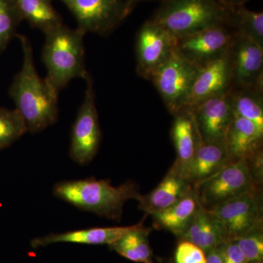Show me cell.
<instances>
[{"mask_svg":"<svg viewBox=\"0 0 263 263\" xmlns=\"http://www.w3.org/2000/svg\"><path fill=\"white\" fill-rule=\"evenodd\" d=\"M85 32L108 35L120 25L133 6L127 0H60Z\"/></svg>","mask_w":263,"mask_h":263,"instance_id":"8","label":"cell"},{"mask_svg":"<svg viewBox=\"0 0 263 263\" xmlns=\"http://www.w3.org/2000/svg\"><path fill=\"white\" fill-rule=\"evenodd\" d=\"M86 33L77 27L59 26L46 33L42 60L47 75L45 81L57 94L72 79H86L89 75L85 65L84 37Z\"/></svg>","mask_w":263,"mask_h":263,"instance_id":"3","label":"cell"},{"mask_svg":"<svg viewBox=\"0 0 263 263\" xmlns=\"http://www.w3.org/2000/svg\"><path fill=\"white\" fill-rule=\"evenodd\" d=\"M223 263H249L243 251L234 240H228L219 246Z\"/></svg>","mask_w":263,"mask_h":263,"instance_id":"30","label":"cell"},{"mask_svg":"<svg viewBox=\"0 0 263 263\" xmlns=\"http://www.w3.org/2000/svg\"><path fill=\"white\" fill-rule=\"evenodd\" d=\"M131 226L92 228L73 230L63 233H51L34 238L31 241L32 248L47 247L53 243H73L88 245H111L123 235L136 228Z\"/></svg>","mask_w":263,"mask_h":263,"instance_id":"17","label":"cell"},{"mask_svg":"<svg viewBox=\"0 0 263 263\" xmlns=\"http://www.w3.org/2000/svg\"><path fill=\"white\" fill-rule=\"evenodd\" d=\"M233 86L228 51L199 68L184 109H190L212 97L224 94Z\"/></svg>","mask_w":263,"mask_h":263,"instance_id":"14","label":"cell"},{"mask_svg":"<svg viewBox=\"0 0 263 263\" xmlns=\"http://www.w3.org/2000/svg\"><path fill=\"white\" fill-rule=\"evenodd\" d=\"M228 54L233 79L232 89L262 91L263 48L253 40L235 33Z\"/></svg>","mask_w":263,"mask_h":263,"instance_id":"10","label":"cell"},{"mask_svg":"<svg viewBox=\"0 0 263 263\" xmlns=\"http://www.w3.org/2000/svg\"><path fill=\"white\" fill-rule=\"evenodd\" d=\"M234 36L235 32L226 24L214 26L176 37L174 52L200 67L227 53Z\"/></svg>","mask_w":263,"mask_h":263,"instance_id":"9","label":"cell"},{"mask_svg":"<svg viewBox=\"0 0 263 263\" xmlns=\"http://www.w3.org/2000/svg\"><path fill=\"white\" fill-rule=\"evenodd\" d=\"M23 51L22 69L13 78L9 95L27 125L34 134L53 125L58 120V94L41 79L34 67L32 46L28 38L17 34Z\"/></svg>","mask_w":263,"mask_h":263,"instance_id":"1","label":"cell"},{"mask_svg":"<svg viewBox=\"0 0 263 263\" xmlns=\"http://www.w3.org/2000/svg\"><path fill=\"white\" fill-rule=\"evenodd\" d=\"M245 253L249 263H262L263 235L262 227L254 228L249 233L234 239Z\"/></svg>","mask_w":263,"mask_h":263,"instance_id":"28","label":"cell"},{"mask_svg":"<svg viewBox=\"0 0 263 263\" xmlns=\"http://www.w3.org/2000/svg\"><path fill=\"white\" fill-rule=\"evenodd\" d=\"M175 39L171 33L152 20L143 24L136 37L138 76L150 80L154 72L174 53Z\"/></svg>","mask_w":263,"mask_h":263,"instance_id":"11","label":"cell"},{"mask_svg":"<svg viewBox=\"0 0 263 263\" xmlns=\"http://www.w3.org/2000/svg\"><path fill=\"white\" fill-rule=\"evenodd\" d=\"M221 5L227 8H235V7L243 6L248 0H219Z\"/></svg>","mask_w":263,"mask_h":263,"instance_id":"32","label":"cell"},{"mask_svg":"<svg viewBox=\"0 0 263 263\" xmlns=\"http://www.w3.org/2000/svg\"><path fill=\"white\" fill-rule=\"evenodd\" d=\"M258 188L209 209L226 228L228 240H234L262 227Z\"/></svg>","mask_w":263,"mask_h":263,"instance_id":"12","label":"cell"},{"mask_svg":"<svg viewBox=\"0 0 263 263\" xmlns=\"http://www.w3.org/2000/svg\"><path fill=\"white\" fill-rule=\"evenodd\" d=\"M54 196L80 210L119 221L124 204L141 194L132 181L113 186L109 180L95 178L60 181L53 189Z\"/></svg>","mask_w":263,"mask_h":263,"instance_id":"2","label":"cell"},{"mask_svg":"<svg viewBox=\"0 0 263 263\" xmlns=\"http://www.w3.org/2000/svg\"><path fill=\"white\" fill-rule=\"evenodd\" d=\"M22 21L15 0H0V54L16 35Z\"/></svg>","mask_w":263,"mask_h":263,"instance_id":"27","label":"cell"},{"mask_svg":"<svg viewBox=\"0 0 263 263\" xmlns=\"http://www.w3.org/2000/svg\"><path fill=\"white\" fill-rule=\"evenodd\" d=\"M176 263H206V254L192 242L181 240L175 252Z\"/></svg>","mask_w":263,"mask_h":263,"instance_id":"29","label":"cell"},{"mask_svg":"<svg viewBox=\"0 0 263 263\" xmlns=\"http://www.w3.org/2000/svg\"><path fill=\"white\" fill-rule=\"evenodd\" d=\"M226 142H201L193 158L179 174L193 187L212 177L230 162Z\"/></svg>","mask_w":263,"mask_h":263,"instance_id":"15","label":"cell"},{"mask_svg":"<svg viewBox=\"0 0 263 263\" xmlns=\"http://www.w3.org/2000/svg\"><path fill=\"white\" fill-rule=\"evenodd\" d=\"M230 91L208 98L188 109L193 114L202 142H226L234 117Z\"/></svg>","mask_w":263,"mask_h":263,"instance_id":"13","label":"cell"},{"mask_svg":"<svg viewBox=\"0 0 263 263\" xmlns=\"http://www.w3.org/2000/svg\"><path fill=\"white\" fill-rule=\"evenodd\" d=\"M200 67L173 53L150 78L170 112L184 109Z\"/></svg>","mask_w":263,"mask_h":263,"instance_id":"7","label":"cell"},{"mask_svg":"<svg viewBox=\"0 0 263 263\" xmlns=\"http://www.w3.org/2000/svg\"><path fill=\"white\" fill-rule=\"evenodd\" d=\"M23 20L44 34L62 25V19L52 0H15Z\"/></svg>","mask_w":263,"mask_h":263,"instance_id":"23","label":"cell"},{"mask_svg":"<svg viewBox=\"0 0 263 263\" xmlns=\"http://www.w3.org/2000/svg\"><path fill=\"white\" fill-rule=\"evenodd\" d=\"M174 116L171 136L177 155L174 165L180 170L191 160L202 141L190 110L182 109Z\"/></svg>","mask_w":263,"mask_h":263,"instance_id":"20","label":"cell"},{"mask_svg":"<svg viewBox=\"0 0 263 263\" xmlns=\"http://www.w3.org/2000/svg\"><path fill=\"white\" fill-rule=\"evenodd\" d=\"M227 15L219 0H165L151 20L179 37L224 24Z\"/></svg>","mask_w":263,"mask_h":263,"instance_id":"4","label":"cell"},{"mask_svg":"<svg viewBox=\"0 0 263 263\" xmlns=\"http://www.w3.org/2000/svg\"><path fill=\"white\" fill-rule=\"evenodd\" d=\"M195 190L165 210L152 214L155 226L181 238L200 206Z\"/></svg>","mask_w":263,"mask_h":263,"instance_id":"21","label":"cell"},{"mask_svg":"<svg viewBox=\"0 0 263 263\" xmlns=\"http://www.w3.org/2000/svg\"><path fill=\"white\" fill-rule=\"evenodd\" d=\"M193 191V185L173 165L162 181L151 193L139 195L137 199L139 202L138 208L152 215L172 206Z\"/></svg>","mask_w":263,"mask_h":263,"instance_id":"16","label":"cell"},{"mask_svg":"<svg viewBox=\"0 0 263 263\" xmlns=\"http://www.w3.org/2000/svg\"><path fill=\"white\" fill-rule=\"evenodd\" d=\"M139 1H142V0H127L128 3H129L132 6H133V5L136 4V3H138V2Z\"/></svg>","mask_w":263,"mask_h":263,"instance_id":"33","label":"cell"},{"mask_svg":"<svg viewBox=\"0 0 263 263\" xmlns=\"http://www.w3.org/2000/svg\"><path fill=\"white\" fill-rule=\"evenodd\" d=\"M27 133L26 123L16 109L0 107V150L11 146Z\"/></svg>","mask_w":263,"mask_h":263,"instance_id":"26","label":"cell"},{"mask_svg":"<svg viewBox=\"0 0 263 263\" xmlns=\"http://www.w3.org/2000/svg\"><path fill=\"white\" fill-rule=\"evenodd\" d=\"M246 159L231 160L212 177L194 187L205 209L213 208L258 188Z\"/></svg>","mask_w":263,"mask_h":263,"instance_id":"5","label":"cell"},{"mask_svg":"<svg viewBox=\"0 0 263 263\" xmlns=\"http://www.w3.org/2000/svg\"><path fill=\"white\" fill-rule=\"evenodd\" d=\"M226 25L236 34L253 40L263 48V13L243 6L228 8Z\"/></svg>","mask_w":263,"mask_h":263,"instance_id":"24","label":"cell"},{"mask_svg":"<svg viewBox=\"0 0 263 263\" xmlns=\"http://www.w3.org/2000/svg\"><path fill=\"white\" fill-rule=\"evenodd\" d=\"M180 238L192 242L205 253L228 240L222 223L210 210L202 207L201 204Z\"/></svg>","mask_w":263,"mask_h":263,"instance_id":"18","label":"cell"},{"mask_svg":"<svg viewBox=\"0 0 263 263\" xmlns=\"http://www.w3.org/2000/svg\"><path fill=\"white\" fill-rule=\"evenodd\" d=\"M230 94L235 115L250 121L263 133L262 91L231 89Z\"/></svg>","mask_w":263,"mask_h":263,"instance_id":"25","label":"cell"},{"mask_svg":"<svg viewBox=\"0 0 263 263\" xmlns=\"http://www.w3.org/2000/svg\"><path fill=\"white\" fill-rule=\"evenodd\" d=\"M206 254V263H223L219 247L209 251Z\"/></svg>","mask_w":263,"mask_h":263,"instance_id":"31","label":"cell"},{"mask_svg":"<svg viewBox=\"0 0 263 263\" xmlns=\"http://www.w3.org/2000/svg\"><path fill=\"white\" fill-rule=\"evenodd\" d=\"M148 234L149 230L143 228V223L140 222L136 228L109 247L122 257L133 262L155 263L148 242Z\"/></svg>","mask_w":263,"mask_h":263,"instance_id":"22","label":"cell"},{"mask_svg":"<svg viewBox=\"0 0 263 263\" xmlns=\"http://www.w3.org/2000/svg\"><path fill=\"white\" fill-rule=\"evenodd\" d=\"M85 81L84 101L79 109L70 135V158L80 165H86L94 160L102 141L94 84L90 74Z\"/></svg>","mask_w":263,"mask_h":263,"instance_id":"6","label":"cell"},{"mask_svg":"<svg viewBox=\"0 0 263 263\" xmlns=\"http://www.w3.org/2000/svg\"><path fill=\"white\" fill-rule=\"evenodd\" d=\"M263 133L253 123L235 115L226 138L230 160L248 159L262 149Z\"/></svg>","mask_w":263,"mask_h":263,"instance_id":"19","label":"cell"}]
</instances>
